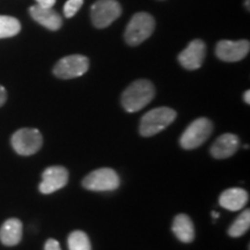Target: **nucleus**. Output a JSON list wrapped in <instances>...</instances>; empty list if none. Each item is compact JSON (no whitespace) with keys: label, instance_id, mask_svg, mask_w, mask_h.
Wrapping results in <instances>:
<instances>
[{"label":"nucleus","instance_id":"f257e3e1","mask_svg":"<svg viewBox=\"0 0 250 250\" xmlns=\"http://www.w3.org/2000/svg\"><path fill=\"white\" fill-rule=\"evenodd\" d=\"M155 88L149 80L134 81L122 94V105L127 112H137L154 99Z\"/></svg>","mask_w":250,"mask_h":250},{"label":"nucleus","instance_id":"393cba45","mask_svg":"<svg viewBox=\"0 0 250 250\" xmlns=\"http://www.w3.org/2000/svg\"><path fill=\"white\" fill-rule=\"evenodd\" d=\"M211 214H212V217H213V219H218L219 215H220L218 213V212H215V211H212Z\"/></svg>","mask_w":250,"mask_h":250},{"label":"nucleus","instance_id":"f03ea898","mask_svg":"<svg viewBox=\"0 0 250 250\" xmlns=\"http://www.w3.org/2000/svg\"><path fill=\"white\" fill-rule=\"evenodd\" d=\"M176 111L168 107L149 110L140 120L139 132L143 137H152L161 132L176 120Z\"/></svg>","mask_w":250,"mask_h":250},{"label":"nucleus","instance_id":"9d476101","mask_svg":"<svg viewBox=\"0 0 250 250\" xmlns=\"http://www.w3.org/2000/svg\"><path fill=\"white\" fill-rule=\"evenodd\" d=\"M68 182V171L62 166H52L46 168L42 174V182L40 184V191L44 195L58 191Z\"/></svg>","mask_w":250,"mask_h":250},{"label":"nucleus","instance_id":"7ed1b4c3","mask_svg":"<svg viewBox=\"0 0 250 250\" xmlns=\"http://www.w3.org/2000/svg\"><path fill=\"white\" fill-rule=\"evenodd\" d=\"M155 28V20L151 14L139 12L131 18L124 33V39L131 46L139 45L152 35Z\"/></svg>","mask_w":250,"mask_h":250},{"label":"nucleus","instance_id":"9b49d317","mask_svg":"<svg viewBox=\"0 0 250 250\" xmlns=\"http://www.w3.org/2000/svg\"><path fill=\"white\" fill-rule=\"evenodd\" d=\"M206 56V45L202 40H193L179 55V62L184 68L193 71L202 66Z\"/></svg>","mask_w":250,"mask_h":250},{"label":"nucleus","instance_id":"412c9836","mask_svg":"<svg viewBox=\"0 0 250 250\" xmlns=\"http://www.w3.org/2000/svg\"><path fill=\"white\" fill-rule=\"evenodd\" d=\"M44 250H62V248H61V245H59V242L57 241V240L49 239L48 241L45 242Z\"/></svg>","mask_w":250,"mask_h":250},{"label":"nucleus","instance_id":"423d86ee","mask_svg":"<svg viewBox=\"0 0 250 250\" xmlns=\"http://www.w3.org/2000/svg\"><path fill=\"white\" fill-rule=\"evenodd\" d=\"M122 14L121 4L117 0H98L90 8V19L94 27L102 29L116 21Z\"/></svg>","mask_w":250,"mask_h":250},{"label":"nucleus","instance_id":"20e7f679","mask_svg":"<svg viewBox=\"0 0 250 250\" xmlns=\"http://www.w3.org/2000/svg\"><path fill=\"white\" fill-rule=\"evenodd\" d=\"M213 132V124L205 117L197 118L190 123L180 138V145L184 149H195L203 145Z\"/></svg>","mask_w":250,"mask_h":250},{"label":"nucleus","instance_id":"6e6552de","mask_svg":"<svg viewBox=\"0 0 250 250\" xmlns=\"http://www.w3.org/2000/svg\"><path fill=\"white\" fill-rule=\"evenodd\" d=\"M89 61L83 55H71L62 58L54 67V74L59 79H74L88 71Z\"/></svg>","mask_w":250,"mask_h":250},{"label":"nucleus","instance_id":"1a4fd4ad","mask_svg":"<svg viewBox=\"0 0 250 250\" xmlns=\"http://www.w3.org/2000/svg\"><path fill=\"white\" fill-rule=\"evenodd\" d=\"M249 41H220L215 45V56L224 62H240L249 54Z\"/></svg>","mask_w":250,"mask_h":250},{"label":"nucleus","instance_id":"dca6fc26","mask_svg":"<svg viewBox=\"0 0 250 250\" xmlns=\"http://www.w3.org/2000/svg\"><path fill=\"white\" fill-rule=\"evenodd\" d=\"M171 229L175 236L183 243H190L195 239V227L189 215L180 213L175 217Z\"/></svg>","mask_w":250,"mask_h":250},{"label":"nucleus","instance_id":"a211bd4d","mask_svg":"<svg viewBox=\"0 0 250 250\" xmlns=\"http://www.w3.org/2000/svg\"><path fill=\"white\" fill-rule=\"evenodd\" d=\"M250 227V210L247 208L241 214L237 217V219L232 224V226L228 228V235L230 237H240L243 234L248 232Z\"/></svg>","mask_w":250,"mask_h":250},{"label":"nucleus","instance_id":"f8f14e48","mask_svg":"<svg viewBox=\"0 0 250 250\" xmlns=\"http://www.w3.org/2000/svg\"><path fill=\"white\" fill-rule=\"evenodd\" d=\"M239 138L233 133H224L211 146V155L218 160L234 155L239 149Z\"/></svg>","mask_w":250,"mask_h":250},{"label":"nucleus","instance_id":"b1692460","mask_svg":"<svg viewBox=\"0 0 250 250\" xmlns=\"http://www.w3.org/2000/svg\"><path fill=\"white\" fill-rule=\"evenodd\" d=\"M243 100H245V102L247 104H249L250 103V92L249 90H246L245 94H243Z\"/></svg>","mask_w":250,"mask_h":250},{"label":"nucleus","instance_id":"4be33fe9","mask_svg":"<svg viewBox=\"0 0 250 250\" xmlns=\"http://www.w3.org/2000/svg\"><path fill=\"white\" fill-rule=\"evenodd\" d=\"M37 5L41 6V7L45 8H52V6L55 5L56 0H36Z\"/></svg>","mask_w":250,"mask_h":250},{"label":"nucleus","instance_id":"4468645a","mask_svg":"<svg viewBox=\"0 0 250 250\" xmlns=\"http://www.w3.org/2000/svg\"><path fill=\"white\" fill-rule=\"evenodd\" d=\"M29 13L36 22H39L41 26L45 27L49 30H58L62 24L61 15L52 8H45L41 7L39 5H34L29 8Z\"/></svg>","mask_w":250,"mask_h":250},{"label":"nucleus","instance_id":"0eeeda50","mask_svg":"<svg viewBox=\"0 0 250 250\" xmlns=\"http://www.w3.org/2000/svg\"><path fill=\"white\" fill-rule=\"evenodd\" d=\"M14 151L20 155H33L40 151L43 145L42 134L37 129H24L18 130L14 132L11 139Z\"/></svg>","mask_w":250,"mask_h":250},{"label":"nucleus","instance_id":"39448f33","mask_svg":"<svg viewBox=\"0 0 250 250\" xmlns=\"http://www.w3.org/2000/svg\"><path fill=\"white\" fill-rule=\"evenodd\" d=\"M120 183L118 174L111 168H99L83 180V187L90 191H114Z\"/></svg>","mask_w":250,"mask_h":250},{"label":"nucleus","instance_id":"a878e982","mask_svg":"<svg viewBox=\"0 0 250 250\" xmlns=\"http://www.w3.org/2000/svg\"><path fill=\"white\" fill-rule=\"evenodd\" d=\"M245 5H246V7H247V9H248V11H249V0H246Z\"/></svg>","mask_w":250,"mask_h":250},{"label":"nucleus","instance_id":"ddd939ff","mask_svg":"<svg viewBox=\"0 0 250 250\" xmlns=\"http://www.w3.org/2000/svg\"><path fill=\"white\" fill-rule=\"evenodd\" d=\"M249 195L242 188H229L219 197V204L228 211H239L246 206Z\"/></svg>","mask_w":250,"mask_h":250},{"label":"nucleus","instance_id":"f3484780","mask_svg":"<svg viewBox=\"0 0 250 250\" xmlns=\"http://www.w3.org/2000/svg\"><path fill=\"white\" fill-rule=\"evenodd\" d=\"M21 30V23L18 19L0 15V39H8L18 35Z\"/></svg>","mask_w":250,"mask_h":250},{"label":"nucleus","instance_id":"aec40b11","mask_svg":"<svg viewBox=\"0 0 250 250\" xmlns=\"http://www.w3.org/2000/svg\"><path fill=\"white\" fill-rule=\"evenodd\" d=\"M83 4V0H67L64 5V15L68 19L74 17L79 12Z\"/></svg>","mask_w":250,"mask_h":250},{"label":"nucleus","instance_id":"6ab92c4d","mask_svg":"<svg viewBox=\"0 0 250 250\" xmlns=\"http://www.w3.org/2000/svg\"><path fill=\"white\" fill-rule=\"evenodd\" d=\"M68 250H92L89 237L83 230H74L68 235Z\"/></svg>","mask_w":250,"mask_h":250},{"label":"nucleus","instance_id":"2eb2a0df","mask_svg":"<svg viewBox=\"0 0 250 250\" xmlns=\"http://www.w3.org/2000/svg\"><path fill=\"white\" fill-rule=\"evenodd\" d=\"M22 239V223L17 218L6 220L0 228V241L4 246L13 247Z\"/></svg>","mask_w":250,"mask_h":250},{"label":"nucleus","instance_id":"5701e85b","mask_svg":"<svg viewBox=\"0 0 250 250\" xmlns=\"http://www.w3.org/2000/svg\"><path fill=\"white\" fill-rule=\"evenodd\" d=\"M6 100H7V92H6L4 87L0 85V107L5 104Z\"/></svg>","mask_w":250,"mask_h":250}]
</instances>
